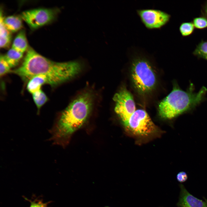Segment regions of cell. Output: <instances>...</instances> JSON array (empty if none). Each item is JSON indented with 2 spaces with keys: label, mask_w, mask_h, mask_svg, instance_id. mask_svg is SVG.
Masks as SVG:
<instances>
[{
  "label": "cell",
  "mask_w": 207,
  "mask_h": 207,
  "mask_svg": "<svg viewBox=\"0 0 207 207\" xmlns=\"http://www.w3.org/2000/svg\"><path fill=\"white\" fill-rule=\"evenodd\" d=\"M82 68L78 62H54L29 47L22 64L11 72L26 83L34 76L44 75L48 78V85L54 87L75 76Z\"/></svg>",
  "instance_id": "obj_1"
},
{
  "label": "cell",
  "mask_w": 207,
  "mask_h": 207,
  "mask_svg": "<svg viewBox=\"0 0 207 207\" xmlns=\"http://www.w3.org/2000/svg\"><path fill=\"white\" fill-rule=\"evenodd\" d=\"M93 97L84 92L74 100L61 113L49 132L53 144L65 145L72 135L81 126L91 111Z\"/></svg>",
  "instance_id": "obj_2"
},
{
  "label": "cell",
  "mask_w": 207,
  "mask_h": 207,
  "mask_svg": "<svg viewBox=\"0 0 207 207\" xmlns=\"http://www.w3.org/2000/svg\"><path fill=\"white\" fill-rule=\"evenodd\" d=\"M207 90L203 87L195 93L192 85L186 91L175 86L171 92L160 103V116L163 118L171 119L194 108L202 101Z\"/></svg>",
  "instance_id": "obj_3"
},
{
  "label": "cell",
  "mask_w": 207,
  "mask_h": 207,
  "mask_svg": "<svg viewBox=\"0 0 207 207\" xmlns=\"http://www.w3.org/2000/svg\"><path fill=\"white\" fill-rule=\"evenodd\" d=\"M131 78L136 89L145 93L155 87L156 78L152 64L146 57L137 55L133 59L131 66Z\"/></svg>",
  "instance_id": "obj_4"
},
{
  "label": "cell",
  "mask_w": 207,
  "mask_h": 207,
  "mask_svg": "<svg viewBox=\"0 0 207 207\" xmlns=\"http://www.w3.org/2000/svg\"><path fill=\"white\" fill-rule=\"evenodd\" d=\"M113 99L115 103L114 111L126 127L130 117L136 111L133 96L124 88L114 95Z\"/></svg>",
  "instance_id": "obj_5"
},
{
  "label": "cell",
  "mask_w": 207,
  "mask_h": 207,
  "mask_svg": "<svg viewBox=\"0 0 207 207\" xmlns=\"http://www.w3.org/2000/svg\"><path fill=\"white\" fill-rule=\"evenodd\" d=\"M126 128L133 133L141 136H147L156 132V126L147 112L139 109L130 117Z\"/></svg>",
  "instance_id": "obj_6"
},
{
  "label": "cell",
  "mask_w": 207,
  "mask_h": 207,
  "mask_svg": "<svg viewBox=\"0 0 207 207\" xmlns=\"http://www.w3.org/2000/svg\"><path fill=\"white\" fill-rule=\"evenodd\" d=\"M57 11L55 9L39 8L23 12L20 17L31 28H37L53 21Z\"/></svg>",
  "instance_id": "obj_7"
},
{
  "label": "cell",
  "mask_w": 207,
  "mask_h": 207,
  "mask_svg": "<svg viewBox=\"0 0 207 207\" xmlns=\"http://www.w3.org/2000/svg\"><path fill=\"white\" fill-rule=\"evenodd\" d=\"M142 23L149 29L160 28L169 21L170 15L160 10L143 9L137 10Z\"/></svg>",
  "instance_id": "obj_8"
},
{
  "label": "cell",
  "mask_w": 207,
  "mask_h": 207,
  "mask_svg": "<svg viewBox=\"0 0 207 207\" xmlns=\"http://www.w3.org/2000/svg\"><path fill=\"white\" fill-rule=\"evenodd\" d=\"M180 191L177 206L179 207H207L206 202L191 194L183 185H179Z\"/></svg>",
  "instance_id": "obj_9"
},
{
  "label": "cell",
  "mask_w": 207,
  "mask_h": 207,
  "mask_svg": "<svg viewBox=\"0 0 207 207\" xmlns=\"http://www.w3.org/2000/svg\"><path fill=\"white\" fill-rule=\"evenodd\" d=\"M26 89L28 92L32 94L41 89L45 84L48 85L47 78L42 75H37L31 78L27 82Z\"/></svg>",
  "instance_id": "obj_10"
},
{
  "label": "cell",
  "mask_w": 207,
  "mask_h": 207,
  "mask_svg": "<svg viewBox=\"0 0 207 207\" xmlns=\"http://www.w3.org/2000/svg\"><path fill=\"white\" fill-rule=\"evenodd\" d=\"M12 48L23 53L28 47L24 30H20L18 33L13 42Z\"/></svg>",
  "instance_id": "obj_11"
},
{
  "label": "cell",
  "mask_w": 207,
  "mask_h": 207,
  "mask_svg": "<svg viewBox=\"0 0 207 207\" xmlns=\"http://www.w3.org/2000/svg\"><path fill=\"white\" fill-rule=\"evenodd\" d=\"M3 17L1 9L0 14V47L1 48L7 47L11 41L10 32L6 28L3 22Z\"/></svg>",
  "instance_id": "obj_12"
},
{
  "label": "cell",
  "mask_w": 207,
  "mask_h": 207,
  "mask_svg": "<svg viewBox=\"0 0 207 207\" xmlns=\"http://www.w3.org/2000/svg\"><path fill=\"white\" fill-rule=\"evenodd\" d=\"M22 20L20 16L12 15L4 18L3 22L9 31L15 32L20 29L22 27Z\"/></svg>",
  "instance_id": "obj_13"
},
{
  "label": "cell",
  "mask_w": 207,
  "mask_h": 207,
  "mask_svg": "<svg viewBox=\"0 0 207 207\" xmlns=\"http://www.w3.org/2000/svg\"><path fill=\"white\" fill-rule=\"evenodd\" d=\"M23 53L11 48L4 56L12 68L18 64L23 57Z\"/></svg>",
  "instance_id": "obj_14"
},
{
  "label": "cell",
  "mask_w": 207,
  "mask_h": 207,
  "mask_svg": "<svg viewBox=\"0 0 207 207\" xmlns=\"http://www.w3.org/2000/svg\"><path fill=\"white\" fill-rule=\"evenodd\" d=\"M32 95L38 112H39L40 109L48 101V98L42 89L34 93Z\"/></svg>",
  "instance_id": "obj_15"
},
{
  "label": "cell",
  "mask_w": 207,
  "mask_h": 207,
  "mask_svg": "<svg viewBox=\"0 0 207 207\" xmlns=\"http://www.w3.org/2000/svg\"><path fill=\"white\" fill-rule=\"evenodd\" d=\"M193 54L207 60V41L202 40L197 46Z\"/></svg>",
  "instance_id": "obj_16"
},
{
  "label": "cell",
  "mask_w": 207,
  "mask_h": 207,
  "mask_svg": "<svg viewBox=\"0 0 207 207\" xmlns=\"http://www.w3.org/2000/svg\"><path fill=\"white\" fill-rule=\"evenodd\" d=\"M194 28L195 27L192 22H183L180 25L179 30L183 36L187 37L193 32Z\"/></svg>",
  "instance_id": "obj_17"
},
{
  "label": "cell",
  "mask_w": 207,
  "mask_h": 207,
  "mask_svg": "<svg viewBox=\"0 0 207 207\" xmlns=\"http://www.w3.org/2000/svg\"><path fill=\"white\" fill-rule=\"evenodd\" d=\"M9 65L5 59L4 55H1L0 57V76L3 77L7 74L11 72Z\"/></svg>",
  "instance_id": "obj_18"
},
{
  "label": "cell",
  "mask_w": 207,
  "mask_h": 207,
  "mask_svg": "<svg viewBox=\"0 0 207 207\" xmlns=\"http://www.w3.org/2000/svg\"><path fill=\"white\" fill-rule=\"evenodd\" d=\"M193 23L195 27L198 29H203L207 28V18L204 16L194 18Z\"/></svg>",
  "instance_id": "obj_19"
},
{
  "label": "cell",
  "mask_w": 207,
  "mask_h": 207,
  "mask_svg": "<svg viewBox=\"0 0 207 207\" xmlns=\"http://www.w3.org/2000/svg\"><path fill=\"white\" fill-rule=\"evenodd\" d=\"M29 207H48V203H44L41 200L36 199L33 201L29 200Z\"/></svg>",
  "instance_id": "obj_20"
},
{
  "label": "cell",
  "mask_w": 207,
  "mask_h": 207,
  "mask_svg": "<svg viewBox=\"0 0 207 207\" xmlns=\"http://www.w3.org/2000/svg\"><path fill=\"white\" fill-rule=\"evenodd\" d=\"M177 178L178 181L182 183L185 181L187 180V176L185 172L182 171L177 174Z\"/></svg>",
  "instance_id": "obj_21"
},
{
  "label": "cell",
  "mask_w": 207,
  "mask_h": 207,
  "mask_svg": "<svg viewBox=\"0 0 207 207\" xmlns=\"http://www.w3.org/2000/svg\"><path fill=\"white\" fill-rule=\"evenodd\" d=\"M203 9V14L204 16L207 18V2L205 4Z\"/></svg>",
  "instance_id": "obj_22"
},
{
  "label": "cell",
  "mask_w": 207,
  "mask_h": 207,
  "mask_svg": "<svg viewBox=\"0 0 207 207\" xmlns=\"http://www.w3.org/2000/svg\"><path fill=\"white\" fill-rule=\"evenodd\" d=\"M204 200H205V202H206V203L207 204V200L205 198H204Z\"/></svg>",
  "instance_id": "obj_23"
},
{
  "label": "cell",
  "mask_w": 207,
  "mask_h": 207,
  "mask_svg": "<svg viewBox=\"0 0 207 207\" xmlns=\"http://www.w3.org/2000/svg\"><path fill=\"white\" fill-rule=\"evenodd\" d=\"M109 207V206H105V207Z\"/></svg>",
  "instance_id": "obj_24"
}]
</instances>
